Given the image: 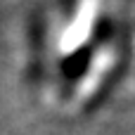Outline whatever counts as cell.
Here are the masks:
<instances>
[{
  "instance_id": "1",
  "label": "cell",
  "mask_w": 135,
  "mask_h": 135,
  "mask_svg": "<svg viewBox=\"0 0 135 135\" xmlns=\"http://www.w3.org/2000/svg\"><path fill=\"white\" fill-rule=\"evenodd\" d=\"M93 52H95V45L90 43V45L78 47L74 55H69V57L62 62V76H64V78H69V81L81 78V76H83V71L88 69V64H90Z\"/></svg>"
}]
</instances>
